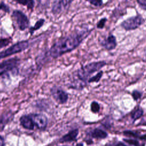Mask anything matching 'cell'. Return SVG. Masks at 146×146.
Returning a JSON list of instances; mask_svg holds the SVG:
<instances>
[{"instance_id":"obj_1","label":"cell","mask_w":146,"mask_h":146,"mask_svg":"<svg viewBox=\"0 0 146 146\" xmlns=\"http://www.w3.org/2000/svg\"><path fill=\"white\" fill-rule=\"evenodd\" d=\"M88 27H82L68 35L63 36L56 41L50 47L48 54L55 59L78 47L91 33Z\"/></svg>"},{"instance_id":"obj_2","label":"cell","mask_w":146,"mask_h":146,"mask_svg":"<svg viewBox=\"0 0 146 146\" xmlns=\"http://www.w3.org/2000/svg\"><path fill=\"white\" fill-rule=\"evenodd\" d=\"M107 64L104 60L93 62L82 66L76 71V76L79 81L85 84L87 83L90 76Z\"/></svg>"},{"instance_id":"obj_3","label":"cell","mask_w":146,"mask_h":146,"mask_svg":"<svg viewBox=\"0 0 146 146\" xmlns=\"http://www.w3.org/2000/svg\"><path fill=\"white\" fill-rule=\"evenodd\" d=\"M29 46V43L27 40H22L18 42L11 46L9 47L5 50L0 52V59L6 58L11 55L26 50Z\"/></svg>"},{"instance_id":"obj_4","label":"cell","mask_w":146,"mask_h":146,"mask_svg":"<svg viewBox=\"0 0 146 146\" xmlns=\"http://www.w3.org/2000/svg\"><path fill=\"white\" fill-rule=\"evenodd\" d=\"M144 18L140 15H137L123 21L121 24V27L126 31L133 30L137 29L144 23Z\"/></svg>"},{"instance_id":"obj_5","label":"cell","mask_w":146,"mask_h":146,"mask_svg":"<svg viewBox=\"0 0 146 146\" xmlns=\"http://www.w3.org/2000/svg\"><path fill=\"white\" fill-rule=\"evenodd\" d=\"M12 17L14 19L19 30H26L29 26V20L27 17L21 11L15 10L13 11Z\"/></svg>"},{"instance_id":"obj_6","label":"cell","mask_w":146,"mask_h":146,"mask_svg":"<svg viewBox=\"0 0 146 146\" xmlns=\"http://www.w3.org/2000/svg\"><path fill=\"white\" fill-rule=\"evenodd\" d=\"M51 94L55 100L59 104H64L68 99V94L59 87L54 86L51 88Z\"/></svg>"},{"instance_id":"obj_7","label":"cell","mask_w":146,"mask_h":146,"mask_svg":"<svg viewBox=\"0 0 146 146\" xmlns=\"http://www.w3.org/2000/svg\"><path fill=\"white\" fill-rule=\"evenodd\" d=\"M31 117L34 125L40 130L44 129L48 123L47 117L41 113H31L29 115Z\"/></svg>"},{"instance_id":"obj_8","label":"cell","mask_w":146,"mask_h":146,"mask_svg":"<svg viewBox=\"0 0 146 146\" xmlns=\"http://www.w3.org/2000/svg\"><path fill=\"white\" fill-rule=\"evenodd\" d=\"M19 59L10 58L0 63V75L12 70L17 67L19 63Z\"/></svg>"},{"instance_id":"obj_9","label":"cell","mask_w":146,"mask_h":146,"mask_svg":"<svg viewBox=\"0 0 146 146\" xmlns=\"http://www.w3.org/2000/svg\"><path fill=\"white\" fill-rule=\"evenodd\" d=\"M72 1H55L52 6V12L54 14H59L67 9L71 5Z\"/></svg>"},{"instance_id":"obj_10","label":"cell","mask_w":146,"mask_h":146,"mask_svg":"<svg viewBox=\"0 0 146 146\" xmlns=\"http://www.w3.org/2000/svg\"><path fill=\"white\" fill-rule=\"evenodd\" d=\"M100 44L106 50L111 51L115 49L117 46L116 38L113 34H110L100 41Z\"/></svg>"},{"instance_id":"obj_11","label":"cell","mask_w":146,"mask_h":146,"mask_svg":"<svg viewBox=\"0 0 146 146\" xmlns=\"http://www.w3.org/2000/svg\"><path fill=\"white\" fill-rule=\"evenodd\" d=\"M19 121H20L21 125L24 128L29 130H33L34 129L35 126L29 115H22L19 119Z\"/></svg>"},{"instance_id":"obj_12","label":"cell","mask_w":146,"mask_h":146,"mask_svg":"<svg viewBox=\"0 0 146 146\" xmlns=\"http://www.w3.org/2000/svg\"><path fill=\"white\" fill-rule=\"evenodd\" d=\"M79 131L78 129H75L70 131L68 133L64 135L60 140L61 142H68L75 140L78 136Z\"/></svg>"},{"instance_id":"obj_13","label":"cell","mask_w":146,"mask_h":146,"mask_svg":"<svg viewBox=\"0 0 146 146\" xmlns=\"http://www.w3.org/2000/svg\"><path fill=\"white\" fill-rule=\"evenodd\" d=\"M90 135L95 139H104L107 136V133L99 128H95L90 132Z\"/></svg>"},{"instance_id":"obj_14","label":"cell","mask_w":146,"mask_h":146,"mask_svg":"<svg viewBox=\"0 0 146 146\" xmlns=\"http://www.w3.org/2000/svg\"><path fill=\"white\" fill-rule=\"evenodd\" d=\"M13 117V114L7 113L2 116L0 118V131H2L5 125L10 121Z\"/></svg>"},{"instance_id":"obj_15","label":"cell","mask_w":146,"mask_h":146,"mask_svg":"<svg viewBox=\"0 0 146 146\" xmlns=\"http://www.w3.org/2000/svg\"><path fill=\"white\" fill-rule=\"evenodd\" d=\"M144 111L142 108H138L136 110H135L133 112H132L131 114V117L133 119V121H135L141 117L143 115Z\"/></svg>"},{"instance_id":"obj_16","label":"cell","mask_w":146,"mask_h":146,"mask_svg":"<svg viewBox=\"0 0 146 146\" xmlns=\"http://www.w3.org/2000/svg\"><path fill=\"white\" fill-rule=\"evenodd\" d=\"M103 71L102 70H100L96 75H95L93 76L90 77L87 83H98L99 82V80H100L102 76H103Z\"/></svg>"},{"instance_id":"obj_17","label":"cell","mask_w":146,"mask_h":146,"mask_svg":"<svg viewBox=\"0 0 146 146\" xmlns=\"http://www.w3.org/2000/svg\"><path fill=\"white\" fill-rule=\"evenodd\" d=\"M44 19H39L36 22V23L34 25V26L30 28V33L33 34L35 31L39 29L43 26V25L44 24Z\"/></svg>"},{"instance_id":"obj_18","label":"cell","mask_w":146,"mask_h":146,"mask_svg":"<svg viewBox=\"0 0 146 146\" xmlns=\"http://www.w3.org/2000/svg\"><path fill=\"white\" fill-rule=\"evenodd\" d=\"M16 2L20 3L22 5L26 6L29 9H33L34 6V1H30V0H27V1H25V0H22V1H16Z\"/></svg>"},{"instance_id":"obj_19","label":"cell","mask_w":146,"mask_h":146,"mask_svg":"<svg viewBox=\"0 0 146 146\" xmlns=\"http://www.w3.org/2000/svg\"><path fill=\"white\" fill-rule=\"evenodd\" d=\"M90 108H91V111L92 112L96 113H98L99 112L100 109V104L97 102L93 101L91 103Z\"/></svg>"},{"instance_id":"obj_20","label":"cell","mask_w":146,"mask_h":146,"mask_svg":"<svg viewBox=\"0 0 146 146\" xmlns=\"http://www.w3.org/2000/svg\"><path fill=\"white\" fill-rule=\"evenodd\" d=\"M107 21V19L106 18H101L97 23L96 24V27L99 29H102L104 28L105 25H106V23Z\"/></svg>"},{"instance_id":"obj_21","label":"cell","mask_w":146,"mask_h":146,"mask_svg":"<svg viewBox=\"0 0 146 146\" xmlns=\"http://www.w3.org/2000/svg\"><path fill=\"white\" fill-rule=\"evenodd\" d=\"M142 95V93L137 90H133L132 92V96L134 100L137 101L138 99H139Z\"/></svg>"},{"instance_id":"obj_22","label":"cell","mask_w":146,"mask_h":146,"mask_svg":"<svg viewBox=\"0 0 146 146\" xmlns=\"http://www.w3.org/2000/svg\"><path fill=\"white\" fill-rule=\"evenodd\" d=\"M88 2L90 4L92 5H94V6H96V7H99V6H101L103 5V1H102L90 0V1H88Z\"/></svg>"},{"instance_id":"obj_23","label":"cell","mask_w":146,"mask_h":146,"mask_svg":"<svg viewBox=\"0 0 146 146\" xmlns=\"http://www.w3.org/2000/svg\"><path fill=\"white\" fill-rule=\"evenodd\" d=\"M10 42V39L9 38H4L0 40V48L3 47L4 46H6Z\"/></svg>"},{"instance_id":"obj_24","label":"cell","mask_w":146,"mask_h":146,"mask_svg":"<svg viewBox=\"0 0 146 146\" xmlns=\"http://www.w3.org/2000/svg\"><path fill=\"white\" fill-rule=\"evenodd\" d=\"M0 10H3L5 12H9V7L3 2L0 3Z\"/></svg>"},{"instance_id":"obj_25","label":"cell","mask_w":146,"mask_h":146,"mask_svg":"<svg viewBox=\"0 0 146 146\" xmlns=\"http://www.w3.org/2000/svg\"><path fill=\"white\" fill-rule=\"evenodd\" d=\"M137 3L144 10H146V0H137Z\"/></svg>"},{"instance_id":"obj_26","label":"cell","mask_w":146,"mask_h":146,"mask_svg":"<svg viewBox=\"0 0 146 146\" xmlns=\"http://www.w3.org/2000/svg\"><path fill=\"white\" fill-rule=\"evenodd\" d=\"M113 146H126V145L122 143L119 142V143H117L116 144H115Z\"/></svg>"},{"instance_id":"obj_27","label":"cell","mask_w":146,"mask_h":146,"mask_svg":"<svg viewBox=\"0 0 146 146\" xmlns=\"http://www.w3.org/2000/svg\"><path fill=\"white\" fill-rule=\"evenodd\" d=\"M0 146H4L3 139L1 136H0Z\"/></svg>"}]
</instances>
